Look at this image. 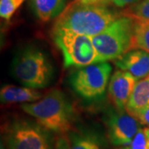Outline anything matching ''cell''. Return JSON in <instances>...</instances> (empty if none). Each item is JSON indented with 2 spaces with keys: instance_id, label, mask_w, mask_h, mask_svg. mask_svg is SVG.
Listing matches in <instances>:
<instances>
[{
  "instance_id": "obj_2",
  "label": "cell",
  "mask_w": 149,
  "mask_h": 149,
  "mask_svg": "<svg viewBox=\"0 0 149 149\" xmlns=\"http://www.w3.org/2000/svg\"><path fill=\"white\" fill-rule=\"evenodd\" d=\"M44 129L58 134L70 133L74 123V111L64 93L53 90L41 100L21 105Z\"/></svg>"
},
{
  "instance_id": "obj_21",
  "label": "cell",
  "mask_w": 149,
  "mask_h": 149,
  "mask_svg": "<svg viewBox=\"0 0 149 149\" xmlns=\"http://www.w3.org/2000/svg\"><path fill=\"white\" fill-rule=\"evenodd\" d=\"M74 2L86 4H95V5H108L111 3V0H74Z\"/></svg>"
},
{
  "instance_id": "obj_4",
  "label": "cell",
  "mask_w": 149,
  "mask_h": 149,
  "mask_svg": "<svg viewBox=\"0 0 149 149\" xmlns=\"http://www.w3.org/2000/svg\"><path fill=\"white\" fill-rule=\"evenodd\" d=\"M134 20L119 17L101 33L91 37L100 62L114 61L131 50Z\"/></svg>"
},
{
  "instance_id": "obj_15",
  "label": "cell",
  "mask_w": 149,
  "mask_h": 149,
  "mask_svg": "<svg viewBox=\"0 0 149 149\" xmlns=\"http://www.w3.org/2000/svg\"><path fill=\"white\" fill-rule=\"evenodd\" d=\"M134 49H141L149 53V22L134 21L131 50Z\"/></svg>"
},
{
  "instance_id": "obj_6",
  "label": "cell",
  "mask_w": 149,
  "mask_h": 149,
  "mask_svg": "<svg viewBox=\"0 0 149 149\" xmlns=\"http://www.w3.org/2000/svg\"><path fill=\"white\" fill-rule=\"evenodd\" d=\"M111 65L99 62L80 67L70 76L73 91L85 100L93 101L105 94L111 73Z\"/></svg>"
},
{
  "instance_id": "obj_10",
  "label": "cell",
  "mask_w": 149,
  "mask_h": 149,
  "mask_svg": "<svg viewBox=\"0 0 149 149\" xmlns=\"http://www.w3.org/2000/svg\"><path fill=\"white\" fill-rule=\"evenodd\" d=\"M119 70L127 71L138 80L149 76V53L141 49L128 51L113 61Z\"/></svg>"
},
{
  "instance_id": "obj_3",
  "label": "cell",
  "mask_w": 149,
  "mask_h": 149,
  "mask_svg": "<svg viewBox=\"0 0 149 149\" xmlns=\"http://www.w3.org/2000/svg\"><path fill=\"white\" fill-rule=\"evenodd\" d=\"M12 74L23 86L40 89L47 86L54 76L50 59L42 50L28 47L20 51L12 63Z\"/></svg>"
},
{
  "instance_id": "obj_23",
  "label": "cell",
  "mask_w": 149,
  "mask_h": 149,
  "mask_svg": "<svg viewBox=\"0 0 149 149\" xmlns=\"http://www.w3.org/2000/svg\"><path fill=\"white\" fill-rule=\"evenodd\" d=\"M145 128V133H146V148L145 149H149V127H146Z\"/></svg>"
},
{
  "instance_id": "obj_8",
  "label": "cell",
  "mask_w": 149,
  "mask_h": 149,
  "mask_svg": "<svg viewBox=\"0 0 149 149\" xmlns=\"http://www.w3.org/2000/svg\"><path fill=\"white\" fill-rule=\"evenodd\" d=\"M104 123L110 143L118 147L128 143L141 128V123L135 118L116 108L107 112Z\"/></svg>"
},
{
  "instance_id": "obj_12",
  "label": "cell",
  "mask_w": 149,
  "mask_h": 149,
  "mask_svg": "<svg viewBox=\"0 0 149 149\" xmlns=\"http://www.w3.org/2000/svg\"><path fill=\"white\" fill-rule=\"evenodd\" d=\"M149 104V76L138 80L125 107V111L133 117Z\"/></svg>"
},
{
  "instance_id": "obj_20",
  "label": "cell",
  "mask_w": 149,
  "mask_h": 149,
  "mask_svg": "<svg viewBox=\"0 0 149 149\" xmlns=\"http://www.w3.org/2000/svg\"><path fill=\"white\" fill-rule=\"evenodd\" d=\"M55 149H70L69 139H66L64 136L60 137L56 141Z\"/></svg>"
},
{
  "instance_id": "obj_11",
  "label": "cell",
  "mask_w": 149,
  "mask_h": 149,
  "mask_svg": "<svg viewBox=\"0 0 149 149\" xmlns=\"http://www.w3.org/2000/svg\"><path fill=\"white\" fill-rule=\"evenodd\" d=\"M42 98V94L37 89L27 86L6 85L0 91V99L3 104L32 103Z\"/></svg>"
},
{
  "instance_id": "obj_7",
  "label": "cell",
  "mask_w": 149,
  "mask_h": 149,
  "mask_svg": "<svg viewBox=\"0 0 149 149\" xmlns=\"http://www.w3.org/2000/svg\"><path fill=\"white\" fill-rule=\"evenodd\" d=\"M5 143L8 149H51L42 127L27 120L11 123L6 128Z\"/></svg>"
},
{
  "instance_id": "obj_1",
  "label": "cell",
  "mask_w": 149,
  "mask_h": 149,
  "mask_svg": "<svg viewBox=\"0 0 149 149\" xmlns=\"http://www.w3.org/2000/svg\"><path fill=\"white\" fill-rule=\"evenodd\" d=\"M119 17L106 5L71 2L57 17L54 28H64L78 34L94 37L104 32Z\"/></svg>"
},
{
  "instance_id": "obj_18",
  "label": "cell",
  "mask_w": 149,
  "mask_h": 149,
  "mask_svg": "<svg viewBox=\"0 0 149 149\" xmlns=\"http://www.w3.org/2000/svg\"><path fill=\"white\" fill-rule=\"evenodd\" d=\"M146 141L147 139H146L145 128H140L133 139L128 143L119 147V149H145Z\"/></svg>"
},
{
  "instance_id": "obj_16",
  "label": "cell",
  "mask_w": 149,
  "mask_h": 149,
  "mask_svg": "<svg viewBox=\"0 0 149 149\" xmlns=\"http://www.w3.org/2000/svg\"><path fill=\"white\" fill-rule=\"evenodd\" d=\"M123 16L131 17L134 21L149 22V0H141L127 8Z\"/></svg>"
},
{
  "instance_id": "obj_22",
  "label": "cell",
  "mask_w": 149,
  "mask_h": 149,
  "mask_svg": "<svg viewBox=\"0 0 149 149\" xmlns=\"http://www.w3.org/2000/svg\"><path fill=\"white\" fill-rule=\"evenodd\" d=\"M138 2H139V0H111V3L118 8H123L130 4H135Z\"/></svg>"
},
{
  "instance_id": "obj_5",
  "label": "cell",
  "mask_w": 149,
  "mask_h": 149,
  "mask_svg": "<svg viewBox=\"0 0 149 149\" xmlns=\"http://www.w3.org/2000/svg\"><path fill=\"white\" fill-rule=\"evenodd\" d=\"M52 34L54 42L61 52L65 67L80 68L100 62L91 37L54 27Z\"/></svg>"
},
{
  "instance_id": "obj_19",
  "label": "cell",
  "mask_w": 149,
  "mask_h": 149,
  "mask_svg": "<svg viewBox=\"0 0 149 149\" xmlns=\"http://www.w3.org/2000/svg\"><path fill=\"white\" fill-rule=\"evenodd\" d=\"M134 118L141 124L149 127V104L146 108H144L143 110L139 112Z\"/></svg>"
},
{
  "instance_id": "obj_17",
  "label": "cell",
  "mask_w": 149,
  "mask_h": 149,
  "mask_svg": "<svg viewBox=\"0 0 149 149\" xmlns=\"http://www.w3.org/2000/svg\"><path fill=\"white\" fill-rule=\"evenodd\" d=\"M25 0H0V16L9 21L16 10Z\"/></svg>"
},
{
  "instance_id": "obj_14",
  "label": "cell",
  "mask_w": 149,
  "mask_h": 149,
  "mask_svg": "<svg viewBox=\"0 0 149 149\" xmlns=\"http://www.w3.org/2000/svg\"><path fill=\"white\" fill-rule=\"evenodd\" d=\"M70 149H102V140L97 133L91 131H70Z\"/></svg>"
},
{
  "instance_id": "obj_9",
  "label": "cell",
  "mask_w": 149,
  "mask_h": 149,
  "mask_svg": "<svg viewBox=\"0 0 149 149\" xmlns=\"http://www.w3.org/2000/svg\"><path fill=\"white\" fill-rule=\"evenodd\" d=\"M138 80L130 73L122 70L115 71L110 78L108 91L109 100L114 107L125 110V107Z\"/></svg>"
},
{
  "instance_id": "obj_24",
  "label": "cell",
  "mask_w": 149,
  "mask_h": 149,
  "mask_svg": "<svg viewBox=\"0 0 149 149\" xmlns=\"http://www.w3.org/2000/svg\"><path fill=\"white\" fill-rule=\"evenodd\" d=\"M1 149H3V145H1Z\"/></svg>"
},
{
  "instance_id": "obj_13",
  "label": "cell",
  "mask_w": 149,
  "mask_h": 149,
  "mask_svg": "<svg viewBox=\"0 0 149 149\" xmlns=\"http://www.w3.org/2000/svg\"><path fill=\"white\" fill-rule=\"evenodd\" d=\"M66 0H32V7L36 16L42 22L56 18L65 8Z\"/></svg>"
}]
</instances>
